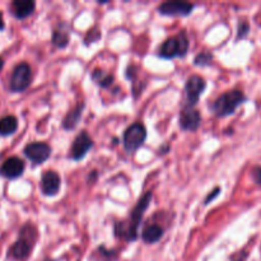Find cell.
<instances>
[{"label":"cell","mask_w":261,"mask_h":261,"mask_svg":"<svg viewBox=\"0 0 261 261\" xmlns=\"http://www.w3.org/2000/svg\"><path fill=\"white\" fill-rule=\"evenodd\" d=\"M153 198L152 193H145L142 198L138 200L137 205L133 208L132 213H130L129 219L126 221L119 222L115 226V234L119 239L125 240L127 242L135 241L138 239V228H139L140 223H142L143 214L147 211L149 206L150 200Z\"/></svg>","instance_id":"obj_1"},{"label":"cell","mask_w":261,"mask_h":261,"mask_svg":"<svg viewBox=\"0 0 261 261\" xmlns=\"http://www.w3.org/2000/svg\"><path fill=\"white\" fill-rule=\"evenodd\" d=\"M36 241H37V229L31 223H27L20 229L19 237L10 247L8 256L15 261L27 260L32 252Z\"/></svg>","instance_id":"obj_2"},{"label":"cell","mask_w":261,"mask_h":261,"mask_svg":"<svg viewBox=\"0 0 261 261\" xmlns=\"http://www.w3.org/2000/svg\"><path fill=\"white\" fill-rule=\"evenodd\" d=\"M246 96L239 89H232L221 94L213 103L211 105V110L218 117H226L234 114L237 109L246 101Z\"/></svg>","instance_id":"obj_3"},{"label":"cell","mask_w":261,"mask_h":261,"mask_svg":"<svg viewBox=\"0 0 261 261\" xmlns=\"http://www.w3.org/2000/svg\"><path fill=\"white\" fill-rule=\"evenodd\" d=\"M189 50V38L185 31H181L175 37H170L162 43L160 56L163 59L184 58Z\"/></svg>","instance_id":"obj_4"},{"label":"cell","mask_w":261,"mask_h":261,"mask_svg":"<svg viewBox=\"0 0 261 261\" xmlns=\"http://www.w3.org/2000/svg\"><path fill=\"white\" fill-rule=\"evenodd\" d=\"M145 139H147V129L142 122H134L130 125L124 133V138H122V143H124V148L127 153H134L144 144Z\"/></svg>","instance_id":"obj_5"},{"label":"cell","mask_w":261,"mask_h":261,"mask_svg":"<svg viewBox=\"0 0 261 261\" xmlns=\"http://www.w3.org/2000/svg\"><path fill=\"white\" fill-rule=\"evenodd\" d=\"M206 88L205 79L200 75H191L185 84V99L184 109H194L199 102L201 94Z\"/></svg>","instance_id":"obj_6"},{"label":"cell","mask_w":261,"mask_h":261,"mask_svg":"<svg viewBox=\"0 0 261 261\" xmlns=\"http://www.w3.org/2000/svg\"><path fill=\"white\" fill-rule=\"evenodd\" d=\"M32 82V70L27 63H20L13 69L9 81V89L12 92H24Z\"/></svg>","instance_id":"obj_7"},{"label":"cell","mask_w":261,"mask_h":261,"mask_svg":"<svg viewBox=\"0 0 261 261\" xmlns=\"http://www.w3.org/2000/svg\"><path fill=\"white\" fill-rule=\"evenodd\" d=\"M51 147L45 142H33L25 145L24 153L25 157L33 163V165H41L46 162L51 155Z\"/></svg>","instance_id":"obj_8"},{"label":"cell","mask_w":261,"mask_h":261,"mask_svg":"<svg viewBox=\"0 0 261 261\" xmlns=\"http://www.w3.org/2000/svg\"><path fill=\"white\" fill-rule=\"evenodd\" d=\"M93 147V139L87 132H81L74 139L70 148V158L74 161H81L86 157L88 150Z\"/></svg>","instance_id":"obj_9"},{"label":"cell","mask_w":261,"mask_h":261,"mask_svg":"<svg viewBox=\"0 0 261 261\" xmlns=\"http://www.w3.org/2000/svg\"><path fill=\"white\" fill-rule=\"evenodd\" d=\"M25 170V165L20 158L10 157L5 160L0 166V176L9 180L20 177Z\"/></svg>","instance_id":"obj_10"},{"label":"cell","mask_w":261,"mask_h":261,"mask_svg":"<svg viewBox=\"0 0 261 261\" xmlns=\"http://www.w3.org/2000/svg\"><path fill=\"white\" fill-rule=\"evenodd\" d=\"M178 124L184 132H196L200 127V112L195 109H182L178 117Z\"/></svg>","instance_id":"obj_11"},{"label":"cell","mask_w":261,"mask_h":261,"mask_svg":"<svg viewBox=\"0 0 261 261\" xmlns=\"http://www.w3.org/2000/svg\"><path fill=\"white\" fill-rule=\"evenodd\" d=\"M60 176L55 171H45L41 176V191L46 196H55L60 190Z\"/></svg>","instance_id":"obj_12"},{"label":"cell","mask_w":261,"mask_h":261,"mask_svg":"<svg viewBox=\"0 0 261 261\" xmlns=\"http://www.w3.org/2000/svg\"><path fill=\"white\" fill-rule=\"evenodd\" d=\"M194 4L186 2H166L158 7V12L162 15H189L193 13Z\"/></svg>","instance_id":"obj_13"},{"label":"cell","mask_w":261,"mask_h":261,"mask_svg":"<svg viewBox=\"0 0 261 261\" xmlns=\"http://www.w3.org/2000/svg\"><path fill=\"white\" fill-rule=\"evenodd\" d=\"M36 3L32 0H15L12 3L13 14L17 19H25L35 12Z\"/></svg>","instance_id":"obj_14"},{"label":"cell","mask_w":261,"mask_h":261,"mask_svg":"<svg viewBox=\"0 0 261 261\" xmlns=\"http://www.w3.org/2000/svg\"><path fill=\"white\" fill-rule=\"evenodd\" d=\"M83 109H84V103L82 102V103H78L75 107H74V109H71L70 111L66 114V116L64 117V121H63L64 129L73 130L74 127L78 125L79 120H81V117H82Z\"/></svg>","instance_id":"obj_15"},{"label":"cell","mask_w":261,"mask_h":261,"mask_svg":"<svg viewBox=\"0 0 261 261\" xmlns=\"http://www.w3.org/2000/svg\"><path fill=\"white\" fill-rule=\"evenodd\" d=\"M163 232H165L163 228L161 226H158V224H148L143 229L142 239L147 244H155V242H158L163 237Z\"/></svg>","instance_id":"obj_16"},{"label":"cell","mask_w":261,"mask_h":261,"mask_svg":"<svg viewBox=\"0 0 261 261\" xmlns=\"http://www.w3.org/2000/svg\"><path fill=\"white\" fill-rule=\"evenodd\" d=\"M18 129V120L13 115H8L0 119V137H9Z\"/></svg>","instance_id":"obj_17"},{"label":"cell","mask_w":261,"mask_h":261,"mask_svg":"<svg viewBox=\"0 0 261 261\" xmlns=\"http://www.w3.org/2000/svg\"><path fill=\"white\" fill-rule=\"evenodd\" d=\"M91 78L102 88H107V87H110L114 83V75L107 73L103 69H94L91 74Z\"/></svg>","instance_id":"obj_18"},{"label":"cell","mask_w":261,"mask_h":261,"mask_svg":"<svg viewBox=\"0 0 261 261\" xmlns=\"http://www.w3.org/2000/svg\"><path fill=\"white\" fill-rule=\"evenodd\" d=\"M53 43L59 48H64L69 43V32L65 30H55L53 32Z\"/></svg>","instance_id":"obj_19"},{"label":"cell","mask_w":261,"mask_h":261,"mask_svg":"<svg viewBox=\"0 0 261 261\" xmlns=\"http://www.w3.org/2000/svg\"><path fill=\"white\" fill-rule=\"evenodd\" d=\"M212 61H213V55L211 53H208V51H203L199 55H196L194 64L198 66H206L209 64H212Z\"/></svg>","instance_id":"obj_20"},{"label":"cell","mask_w":261,"mask_h":261,"mask_svg":"<svg viewBox=\"0 0 261 261\" xmlns=\"http://www.w3.org/2000/svg\"><path fill=\"white\" fill-rule=\"evenodd\" d=\"M250 32V24L246 20H241L239 24V33H237V40H241V38L246 37Z\"/></svg>","instance_id":"obj_21"},{"label":"cell","mask_w":261,"mask_h":261,"mask_svg":"<svg viewBox=\"0 0 261 261\" xmlns=\"http://www.w3.org/2000/svg\"><path fill=\"white\" fill-rule=\"evenodd\" d=\"M98 251L101 252L102 256H106L107 261H112L116 259V252L112 251V250H106L105 247H99Z\"/></svg>","instance_id":"obj_22"},{"label":"cell","mask_w":261,"mask_h":261,"mask_svg":"<svg viewBox=\"0 0 261 261\" xmlns=\"http://www.w3.org/2000/svg\"><path fill=\"white\" fill-rule=\"evenodd\" d=\"M219 193H221V188H216L213 191H211L209 195L205 198V200H204V205H208L212 200H214L219 195Z\"/></svg>","instance_id":"obj_23"},{"label":"cell","mask_w":261,"mask_h":261,"mask_svg":"<svg viewBox=\"0 0 261 261\" xmlns=\"http://www.w3.org/2000/svg\"><path fill=\"white\" fill-rule=\"evenodd\" d=\"M252 178H254V181L257 184V185L261 186V167L260 166L254 167V170H252Z\"/></svg>","instance_id":"obj_24"},{"label":"cell","mask_w":261,"mask_h":261,"mask_svg":"<svg viewBox=\"0 0 261 261\" xmlns=\"http://www.w3.org/2000/svg\"><path fill=\"white\" fill-rule=\"evenodd\" d=\"M5 28V23L4 20H3V14L0 13V31H3Z\"/></svg>","instance_id":"obj_25"},{"label":"cell","mask_w":261,"mask_h":261,"mask_svg":"<svg viewBox=\"0 0 261 261\" xmlns=\"http://www.w3.org/2000/svg\"><path fill=\"white\" fill-rule=\"evenodd\" d=\"M3 66H4V60H3V58H0V71H2Z\"/></svg>","instance_id":"obj_26"}]
</instances>
